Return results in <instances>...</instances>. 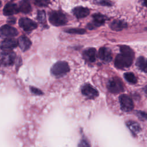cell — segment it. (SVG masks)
<instances>
[{
	"instance_id": "cell-23",
	"label": "cell",
	"mask_w": 147,
	"mask_h": 147,
	"mask_svg": "<svg viewBox=\"0 0 147 147\" xmlns=\"http://www.w3.org/2000/svg\"><path fill=\"white\" fill-rule=\"evenodd\" d=\"M37 18L41 24H44L46 22V15L45 13L43 10L38 11L37 13Z\"/></svg>"
},
{
	"instance_id": "cell-5",
	"label": "cell",
	"mask_w": 147,
	"mask_h": 147,
	"mask_svg": "<svg viewBox=\"0 0 147 147\" xmlns=\"http://www.w3.org/2000/svg\"><path fill=\"white\" fill-rule=\"evenodd\" d=\"M109 91L113 94H118L123 91V86L121 80L118 78L110 79L107 84Z\"/></svg>"
},
{
	"instance_id": "cell-33",
	"label": "cell",
	"mask_w": 147,
	"mask_h": 147,
	"mask_svg": "<svg viewBox=\"0 0 147 147\" xmlns=\"http://www.w3.org/2000/svg\"><path fill=\"white\" fill-rule=\"evenodd\" d=\"M12 1H13V0H12Z\"/></svg>"
},
{
	"instance_id": "cell-4",
	"label": "cell",
	"mask_w": 147,
	"mask_h": 147,
	"mask_svg": "<svg viewBox=\"0 0 147 147\" xmlns=\"http://www.w3.org/2000/svg\"><path fill=\"white\" fill-rule=\"evenodd\" d=\"M16 55L11 51H4L0 53V65L2 66H10L14 64Z\"/></svg>"
},
{
	"instance_id": "cell-11",
	"label": "cell",
	"mask_w": 147,
	"mask_h": 147,
	"mask_svg": "<svg viewBox=\"0 0 147 147\" xmlns=\"http://www.w3.org/2000/svg\"><path fill=\"white\" fill-rule=\"evenodd\" d=\"M18 45V40L14 38H6L1 42L0 48L3 51H11Z\"/></svg>"
},
{
	"instance_id": "cell-8",
	"label": "cell",
	"mask_w": 147,
	"mask_h": 147,
	"mask_svg": "<svg viewBox=\"0 0 147 147\" xmlns=\"http://www.w3.org/2000/svg\"><path fill=\"white\" fill-rule=\"evenodd\" d=\"M19 25L26 32H30L37 28V24L28 18H21L19 20Z\"/></svg>"
},
{
	"instance_id": "cell-10",
	"label": "cell",
	"mask_w": 147,
	"mask_h": 147,
	"mask_svg": "<svg viewBox=\"0 0 147 147\" xmlns=\"http://www.w3.org/2000/svg\"><path fill=\"white\" fill-rule=\"evenodd\" d=\"M82 93L89 99H94L99 94L98 91L89 84H86L82 87Z\"/></svg>"
},
{
	"instance_id": "cell-14",
	"label": "cell",
	"mask_w": 147,
	"mask_h": 147,
	"mask_svg": "<svg viewBox=\"0 0 147 147\" xmlns=\"http://www.w3.org/2000/svg\"><path fill=\"white\" fill-rule=\"evenodd\" d=\"M73 14L77 18H82L87 17L90 14V10L88 8L78 6L75 7L72 10Z\"/></svg>"
},
{
	"instance_id": "cell-19",
	"label": "cell",
	"mask_w": 147,
	"mask_h": 147,
	"mask_svg": "<svg viewBox=\"0 0 147 147\" xmlns=\"http://www.w3.org/2000/svg\"><path fill=\"white\" fill-rule=\"evenodd\" d=\"M136 65L140 69L147 72V59L144 57H139L136 61Z\"/></svg>"
},
{
	"instance_id": "cell-9",
	"label": "cell",
	"mask_w": 147,
	"mask_h": 147,
	"mask_svg": "<svg viewBox=\"0 0 147 147\" xmlns=\"http://www.w3.org/2000/svg\"><path fill=\"white\" fill-rule=\"evenodd\" d=\"M92 18L93 21L89 23L87 25L88 28L90 29H92L94 28L102 25L103 24H104L107 19L106 16L99 13H96L93 14Z\"/></svg>"
},
{
	"instance_id": "cell-6",
	"label": "cell",
	"mask_w": 147,
	"mask_h": 147,
	"mask_svg": "<svg viewBox=\"0 0 147 147\" xmlns=\"http://www.w3.org/2000/svg\"><path fill=\"white\" fill-rule=\"evenodd\" d=\"M119 103L121 109L126 112L131 111L134 107V104L131 98L126 94L121 95L119 98Z\"/></svg>"
},
{
	"instance_id": "cell-17",
	"label": "cell",
	"mask_w": 147,
	"mask_h": 147,
	"mask_svg": "<svg viewBox=\"0 0 147 147\" xmlns=\"http://www.w3.org/2000/svg\"><path fill=\"white\" fill-rule=\"evenodd\" d=\"M20 11L24 13L28 14L30 13L32 10V7L29 0H21L18 6Z\"/></svg>"
},
{
	"instance_id": "cell-21",
	"label": "cell",
	"mask_w": 147,
	"mask_h": 147,
	"mask_svg": "<svg viewBox=\"0 0 147 147\" xmlns=\"http://www.w3.org/2000/svg\"><path fill=\"white\" fill-rule=\"evenodd\" d=\"M123 76L125 79L126 80V81H127L130 83L135 84L137 81L136 77L132 72H126L124 74Z\"/></svg>"
},
{
	"instance_id": "cell-24",
	"label": "cell",
	"mask_w": 147,
	"mask_h": 147,
	"mask_svg": "<svg viewBox=\"0 0 147 147\" xmlns=\"http://www.w3.org/2000/svg\"><path fill=\"white\" fill-rule=\"evenodd\" d=\"M66 32L72 34H83L86 32V30L83 29L79 28H71L65 30Z\"/></svg>"
},
{
	"instance_id": "cell-3",
	"label": "cell",
	"mask_w": 147,
	"mask_h": 147,
	"mask_svg": "<svg viewBox=\"0 0 147 147\" xmlns=\"http://www.w3.org/2000/svg\"><path fill=\"white\" fill-rule=\"evenodd\" d=\"M69 71V67L65 61H58L51 68V74L56 77H61Z\"/></svg>"
},
{
	"instance_id": "cell-32",
	"label": "cell",
	"mask_w": 147,
	"mask_h": 147,
	"mask_svg": "<svg viewBox=\"0 0 147 147\" xmlns=\"http://www.w3.org/2000/svg\"><path fill=\"white\" fill-rule=\"evenodd\" d=\"M1 1H0V7H1Z\"/></svg>"
},
{
	"instance_id": "cell-30",
	"label": "cell",
	"mask_w": 147,
	"mask_h": 147,
	"mask_svg": "<svg viewBox=\"0 0 147 147\" xmlns=\"http://www.w3.org/2000/svg\"><path fill=\"white\" fill-rule=\"evenodd\" d=\"M144 91H145V94L147 95V86H145V88H144Z\"/></svg>"
},
{
	"instance_id": "cell-28",
	"label": "cell",
	"mask_w": 147,
	"mask_h": 147,
	"mask_svg": "<svg viewBox=\"0 0 147 147\" xmlns=\"http://www.w3.org/2000/svg\"><path fill=\"white\" fill-rule=\"evenodd\" d=\"M79 146H89V145L88 144V143L85 140H83L80 143Z\"/></svg>"
},
{
	"instance_id": "cell-13",
	"label": "cell",
	"mask_w": 147,
	"mask_h": 147,
	"mask_svg": "<svg viewBox=\"0 0 147 147\" xmlns=\"http://www.w3.org/2000/svg\"><path fill=\"white\" fill-rule=\"evenodd\" d=\"M20 11L18 6L15 3L9 2L5 5L3 8V14L5 16H12Z\"/></svg>"
},
{
	"instance_id": "cell-27",
	"label": "cell",
	"mask_w": 147,
	"mask_h": 147,
	"mask_svg": "<svg viewBox=\"0 0 147 147\" xmlns=\"http://www.w3.org/2000/svg\"><path fill=\"white\" fill-rule=\"evenodd\" d=\"M30 90L33 94L36 95H41L43 94V92L40 89L35 87H30Z\"/></svg>"
},
{
	"instance_id": "cell-7",
	"label": "cell",
	"mask_w": 147,
	"mask_h": 147,
	"mask_svg": "<svg viewBox=\"0 0 147 147\" xmlns=\"http://www.w3.org/2000/svg\"><path fill=\"white\" fill-rule=\"evenodd\" d=\"M18 34V30L8 25H5L0 28V36L4 38H10L17 36Z\"/></svg>"
},
{
	"instance_id": "cell-29",
	"label": "cell",
	"mask_w": 147,
	"mask_h": 147,
	"mask_svg": "<svg viewBox=\"0 0 147 147\" xmlns=\"http://www.w3.org/2000/svg\"><path fill=\"white\" fill-rule=\"evenodd\" d=\"M16 21V20L14 18H9V19L8 20V22L10 24H14Z\"/></svg>"
},
{
	"instance_id": "cell-25",
	"label": "cell",
	"mask_w": 147,
	"mask_h": 147,
	"mask_svg": "<svg viewBox=\"0 0 147 147\" xmlns=\"http://www.w3.org/2000/svg\"><path fill=\"white\" fill-rule=\"evenodd\" d=\"M136 115L141 121H147V113L144 111H137Z\"/></svg>"
},
{
	"instance_id": "cell-1",
	"label": "cell",
	"mask_w": 147,
	"mask_h": 147,
	"mask_svg": "<svg viewBox=\"0 0 147 147\" xmlns=\"http://www.w3.org/2000/svg\"><path fill=\"white\" fill-rule=\"evenodd\" d=\"M120 52L121 53L115 57V66L118 69L129 68L132 64L134 57L133 51L129 46L121 45Z\"/></svg>"
},
{
	"instance_id": "cell-12",
	"label": "cell",
	"mask_w": 147,
	"mask_h": 147,
	"mask_svg": "<svg viewBox=\"0 0 147 147\" xmlns=\"http://www.w3.org/2000/svg\"><path fill=\"white\" fill-rule=\"evenodd\" d=\"M98 56L102 61L108 63L112 59V53L111 50L106 47H102L98 52Z\"/></svg>"
},
{
	"instance_id": "cell-16",
	"label": "cell",
	"mask_w": 147,
	"mask_h": 147,
	"mask_svg": "<svg viewBox=\"0 0 147 147\" xmlns=\"http://www.w3.org/2000/svg\"><path fill=\"white\" fill-rule=\"evenodd\" d=\"M18 42L20 49L24 52L29 49L32 45L31 41L25 36H21L18 38Z\"/></svg>"
},
{
	"instance_id": "cell-31",
	"label": "cell",
	"mask_w": 147,
	"mask_h": 147,
	"mask_svg": "<svg viewBox=\"0 0 147 147\" xmlns=\"http://www.w3.org/2000/svg\"><path fill=\"white\" fill-rule=\"evenodd\" d=\"M144 5L147 6V0H144Z\"/></svg>"
},
{
	"instance_id": "cell-18",
	"label": "cell",
	"mask_w": 147,
	"mask_h": 147,
	"mask_svg": "<svg viewBox=\"0 0 147 147\" xmlns=\"http://www.w3.org/2000/svg\"><path fill=\"white\" fill-rule=\"evenodd\" d=\"M111 29L115 31H120L127 27V24L122 20H114L110 25Z\"/></svg>"
},
{
	"instance_id": "cell-15",
	"label": "cell",
	"mask_w": 147,
	"mask_h": 147,
	"mask_svg": "<svg viewBox=\"0 0 147 147\" xmlns=\"http://www.w3.org/2000/svg\"><path fill=\"white\" fill-rule=\"evenodd\" d=\"M84 59L90 63L94 62L96 57V50L94 48H90L86 49L83 53Z\"/></svg>"
},
{
	"instance_id": "cell-22",
	"label": "cell",
	"mask_w": 147,
	"mask_h": 147,
	"mask_svg": "<svg viewBox=\"0 0 147 147\" xmlns=\"http://www.w3.org/2000/svg\"><path fill=\"white\" fill-rule=\"evenodd\" d=\"M33 3L39 7H47L50 3V0H32Z\"/></svg>"
},
{
	"instance_id": "cell-2",
	"label": "cell",
	"mask_w": 147,
	"mask_h": 147,
	"mask_svg": "<svg viewBox=\"0 0 147 147\" xmlns=\"http://www.w3.org/2000/svg\"><path fill=\"white\" fill-rule=\"evenodd\" d=\"M49 21L54 26L64 25L67 22L66 16L60 11H51L49 14Z\"/></svg>"
},
{
	"instance_id": "cell-26",
	"label": "cell",
	"mask_w": 147,
	"mask_h": 147,
	"mask_svg": "<svg viewBox=\"0 0 147 147\" xmlns=\"http://www.w3.org/2000/svg\"><path fill=\"white\" fill-rule=\"evenodd\" d=\"M95 2L102 6H110L113 5L112 2L110 0H95Z\"/></svg>"
},
{
	"instance_id": "cell-20",
	"label": "cell",
	"mask_w": 147,
	"mask_h": 147,
	"mask_svg": "<svg viewBox=\"0 0 147 147\" xmlns=\"http://www.w3.org/2000/svg\"><path fill=\"white\" fill-rule=\"evenodd\" d=\"M127 126L130 129L133 134L135 135L141 130L140 126L138 123L134 121H128L126 123Z\"/></svg>"
}]
</instances>
